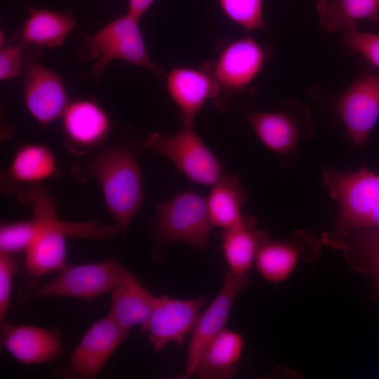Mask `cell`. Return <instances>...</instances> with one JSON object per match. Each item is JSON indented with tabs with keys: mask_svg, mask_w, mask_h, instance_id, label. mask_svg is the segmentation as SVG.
I'll return each mask as SVG.
<instances>
[{
	"mask_svg": "<svg viewBox=\"0 0 379 379\" xmlns=\"http://www.w3.org/2000/svg\"><path fill=\"white\" fill-rule=\"evenodd\" d=\"M128 331L107 314L96 320L83 335L67 363L55 370L62 378H94L126 337Z\"/></svg>",
	"mask_w": 379,
	"mask_h": 379,
	"instance_id": "8",
	"label": "cell"
},
{
	"mask_svg": "<svg viewBox=\"0 0 379 379\" xmlns=\"http://www.w3.org/2000/svg\"><path fill=\"white\" fill-rule=\"evenodd\" d=\"M57 171L53 152L44 145L29 143L16 150L7 173L13 181L29 185L53 177Z\"/></svg>",
	"mask_w": 379,
	"mask_h": 379,
	"instance_id": "25",
	"label": "cell"
},
{
	"mask_svg": "<svg viewBox=\"0 0 379 379\" xmlns=\"http://www.w3.org/2000/svg\"><path fill=\"white\" fill-rule=\"evenodd\" d=\"M111 293L112 305L108 314L120 326L128 331L147 322L154 297L125 267Z\"/></svg>",
	"mask_w": 379,
	"mask_h": 379,
	"instance_id": "20",
	"label": "cell"
},
{
	"mask_svg": "<svg viewBox=\"0 0 379 379\" xmlns=\"http://www.w3.org/2000/svg\"><path fill=\"white\" fill-rule=\"evenodd\" d=\"M335 109L350 140L361 149L379 117V75L352 82L338 97Z\"/></svg>",
	"mask_w": 379,
	"mask_h": 379,
	"instance_id": "10",
	"label": "cell"
},
{
	"mask_svg": "<svg viewBox=\"0 0 379 379\" xmlns=\"http://www.w3.org/2000/svg\"><path fill=\"white\" fill-rule=\"evenodd\" d=\"M304 113L293 111L248 112L246 117L260 140L270 150L279 154L293 152L305 137L310 135Z\"/></svg>",
	"mask_w": 379,
	"mask_h": 379,
	"instance_id": "17",
	"label": "cell"
},
{
	"mask_svg": "<svg viewBox=\"0 0 379 379\" xmlns=\"http://www.w3.org/2000/svg\"><path fill=\"white\" fill-rule=\"evenodd\" d=\"M324 240L343 250L352 262L359 260L373 272L379 297V231L368 228L350 229L326 234Z\"/></svg>",
	"mask_w": 379,
	"mask_h": 379,
	"instance_id": "26",
	"label": "cell"
},
{
	"mask_svg": "<svg viewBox=\"0 0 379 379\" xmlns=\"http://www.w3.org/2000/svg\"><path fill=\"white\" fill-rule=\"evenodd\" d=\"M155 0H128L126 13L140 20Z\"/></svg>",
	"mask_w": 379,
	"mask_h": 379,
	"instance_id": "32",
	"label": "cell"
},
{
	"mask_svg": "<svg viewBox=\"0 0 379 379\" xmlns=\"http://www.w3.org/2000/svg\"><path fill=\"white\" fill-rule=\"evenodd\" d=\"M139 20L126 13L107 23L81 41L79 55L82 60L92 62L91 74L100 81L108 63L122 60L142 67L157 76L164 72L151 60L141 34Z\"/></svg>",
	"mask_w": 379,
	"mask_h": 379,
	"instance_id": "3",
	"label": "cell"
},
{
	"mask_svg": "<svg viewBox=\"0 0 379 379\" xmlns=\"http://www.w3.org/2000/svg\"><path fill=\"white\" fill-rule=\"evenodd\" d=\"M244 345V340L240 333L224 328L203 350L193 375L201 379L228 378L234 375Z\"/></svg>",
	"mask_w": 379,
	"mask_h": 379,
	"instance_id": "21",
	"label": "cell"
},
{
	"mask_svg": "<svg viewBox=\"0 0 379 379\" xmlns=\"http://www.w3.org/2000/svg\"><path fill=\"white\" fill-rule=\"evenodd\" d=\"M315 238L307 231H298L286 240L268 239L258 249L254 265L260 276L271 283L286 280L305 254L318 249Z\"/></svg>",
	"mask_w": 379,
	"mask_h": 379,
	"instance_id": "16",
	"label": "cell"
},
{
	"mask_svg": "<svg viewBox=\"0 0 379 379\" xmlns=\"http://www.w3.org/2000/svg\"><path fill=\"white\" fill-rule=\"evenodd\" d=\"M74 168L78 178L98 180L108 212L125 233L144 201L141 172L134 152L125 146H114Z\"/></svg>",
	"mask_w": 379,
	"mask_h": 379,
	"instance_id": "2",
	"label": "cell"
},
{
	"mask_svg": "<svg viewBox=\"0 0 379 379\" xmlns=\"http://www.w3.org/2000/svg\"><path fill=\"white\" fill-rule=\"evenodd\" d=\"M26 196L29 201L34 225V233L25 251L24 272L30 287L47 273L60 271L66 265L67 237L98 241L105 234L102 225L94 220L69 222L60 220L57 204L40 184L27 185Z\"/></svg>",
	"mask_w": 379,
	"mask_h": 379,
	"instance_id": "1",
	"label": "cell"
},
{
	"mask_svg": "<svg viewBox=\"0 0 379 379\" xmlns=\"http://www.w3.org/2000/svg\"><path fill=\"white\" fill-rule=\"evenodd\" d=\"M207 299L204 297L179 299L159 295L154 297L152 310L141 331L147 333L154 351L170 343L182 345L186 335L192 331L200 311Z\"/></svg>",
	"mask_w": 379,
	"mask_h": 379,
	"instance_id": "9",
	"label": "cell"
},
{
	"mask_svg": "<svg viewBox=\"0 0 379 379\" xmlns=\"http://www.w3.org/2000/svg\"><path fill=\"white\" fill-rule=\"evenodd\" d=\"M25 44L7 45L0 51V79L7 80L17 77L20 70Z\"/></svg>",
	"mask_w": 379,
	"mask_h": 379,
	"instance_id": "31",
	"label": "cell"
},
{
	"mask_svg": "<svg viewBox=\"0 0 379 379\" xmlns=\"http://www.w3.org/2000/svg\"><path fill=\"white\" fill-rule=\"evenodd\" d=\"M257 220L244 216L236 225L221 233V248L228 270L239 276H247L260 247L269 239L267 233L258 230Z\"/></svg>",
	"mask_w": 379,
	"mask_h": 379,
	"instance_id": "19",
	"label": "cell"
},
{
	"mask_svg": "<svg viewBox=\"0 0 379 379\" xmlns=\"http://www.w3.org/2000/svg\"><path fill=\"white\" fill-rule=\"evenodd\" d=\"M124 267L117 258L77 265H67L50 281L21 291L19 299L67 297L93 300L116 286Z\"/></svg>",
	"mask_w": 379,
	"mask_h": 379,
	"instance_id": "5",
	"label": "cell"
},
{
	"mask_svg": "<svg viewBox=\"0 0 379 379\" xmlns=\"http://www.w3.org/2000/svg\"><path fill=\"white\" fill-rule=\"evenodd\" d=\"M315 7L320 26L330 32L355 27L360 19L379 22V0H318Z\"/></svg>",
	"mask_w": 379,
	"mask_h": 379,
	"instance_id": "24",
	"label": "cell"
},
{
	"mask_svg": "<svg viewBox=\"0 0 379 379\" xmlns=\"http://www.w3.org/2000/svg\"><path fill=\"white\" fill-rule=\"evenodd\" d=\"M1 344L15 359L40 364L57 358L61 351L60 332L53 328L32 325L1 326Z\"/></svg>",
	"mask_w": 379,
	"mask_h": 379,
	"instance_id": "15",
	"label": "cell"
},
{
	"mask_svg": "<svg viewBox=\"0 0 379 379\" xmlns=\"http://www.w3.org/2000/svg\"><path fill=\"white\" fill-rule=\"evenodd\" d=\"M168 93L178 107L183 126L193 127L195 118L208 99L217 100L219 88L209 72L188 67H173L166 75Z\"/></svg>",
	"mask_w": 379,
	"mask_h": 379,
	"instance_id": "14",
	"label": "cell"
},
{
	"mask_svg": "<svg viewBox=\"0 0 379 379\" xmlns=\"http://www.w3.org/2000/svg\"><path fill=\"white\" fill-rule=\"evenodd\" d=\"M322 182L338 205L334 232L365 228L379 204V175L366 168L352 173L331 168L324 169Z\"/></svg>",
	"mask_w": 379,
	"mask_h": 379,
	"instance_id": "4",
	"label": "cell"
},
{
	"mask_svg": "<svg viewBox=\"0 0 379 379\" xmlns=\"http://www.w3.org/2000/svg\"><path fill=\"white\" fill-rule=\"evenodd\" d=\"M264 60L262 48L254 39L246 36L229 43L213 65H206V69L219 88V96L222 93L234 94L254 80Z\"/></svg>",
	"mask_w": 379,
	"mask_h": 379,
	"instance_id": "11",
	"label": "cell"
},
{
	"mask_svg": "<svg viewBox=\"0 0 379 379\" xmlns=\"http://www.w3.org/2000/svg\"><path fill=\"white\" fill-rule=\"evenodd\" d=\"M24 98L30 114L42 124L62 117L69 104L60 77L34 61L30 62L25 71Z\"/></svg>",
	"mask_w": 379,
	"mask_h": 379,
	"instance_id": "13",
	"label": "cell"
},
{
	"mask_svg": "<svg viewBox=\"0 0 379 379\" xmlns=\"http://www.w3.org/2000/svg\"><path fill=\"white\" fill-rule=\"evenodd\" d=\"M144 147L169 158L188 179L198 184L213 185L224 172L220 161L192 126H183L173 135L152 133Z\"/></svg>",
	"mask_w": 379,
	"mask_h": 379,
	"instance_id": "7",
	"label": "cell"
},
{
	"mask_svg": "<svg viewBox=\"0 0 379 379\" xmlns=\"http://www.w3.org/2000/svg\"><path fill=\"white\" fill-rule=\"evenodd\" d=\"M34 233L32 219L14 222L1 221L0 226V252L14 255L25 251Z\"/></svg>",
	"mask_w": 379,
	"mask_h": 379,
	"instance_id": "28",
	"label": "cell"
},
{
	"mask_svg": "<svg viewBox=\"0 0 379 379\" xmlns=\"http://www.w3.org/2000/svg\"><path fill=\"white\" fill-rule=\"evenodd\" d=\"M20 35L22 43L54 48L61 46L75 26L70 13L30 8Z\"/></svg>",
	"mask_w": 379,
	"mask_h": 379,
	"instance_id": "22",
	"label": "cell"
},
{
	"mask_svg": "<svg viewBox=\"0 0 379 379\" xmlns=\"http://www.w3.org/2000/svg\"><path fill=\"white\" fill-rule=\"evenodd\" d=\"M366 228L379 231V204L369 218Z\"/></svg>",
	"mask_w": 379,
	"mask_h": 379,
	"instance_id": "33",
	"label": "cell"
},
{
	"mask_svg": "<svg viewBox=\"0 0 379 379\" xmlns=\"http://www.w3.org/2000/svg\"><path fill=\"white\" fill-rule=\"evenodd\" d=\"M246 199L247 193L241 186L237 175L221 176L206 199L213 225L224 230L240 222L244 217L241 207Z\"/></svg>",
	"mask_w": 379,
	"mask_h": 379,
	"instance_id": "23",
	"label": "cell"
},
{
	"mask_svg": "<svg viewBox=\"0 0 379 379\" xmlns=\"http://www.w3.org/2000/svg\"><path fill=\"white\" fill-rule=\"evenodd\" d=\"M154 208L157 218L154 230L161 241H182L199 248L208 246L213 225L202 196L186 190L168 201L156 204Z\"/></svg>",
	"mask_w": 379,
	"mask_h": 379,
	"instance_id": "6",
	"label": "cell"
},
{
	"mask_svg": "<svg viewBox=\"0 0 379 379\" xmlns=\"http://www.w3.org/2000/svg\"><path fill=\"white\" fill-rule=\"evenodd\" d=\"M223 13L244 29H261L266 25L263 18V0H217Z\"/></svg>",
	"mask_w": 379,
	"mask_h": 379,
	"instance_id": "27",
	"label": "cell"
},
{
	"mask_svg": "<svg viewBox=\"0 0 379 379\" xmlns=\"http://www.w3.org/2000/svg\"><path fill=\"white\" fill-rule=\"evenodd\" d=\"M342 32L345 44L362 54L371 63L379 67V34L361 32L357 26Z\"/></svg>",
	"mask_w": 379,
	"mask_h": 379,
	"instance_id": "29",
	"label": "cell"
},
{
	"mask_svg": "<svg viewBox=\"0 0 379 379\" xmlns=\"http://www.w3.org/2000/svg\"><path fill=\"white\" fill-rule=\"evenodd\" d=\"M61 117L71 149H91L100 145L109 132V117L93 100L83 99L69 103Z\"/></svg>",
	"mask_w": 379,
	"mask_h": 379,
	"instance_id": "18",
	"label": "cell"
},
{
	"mask_svg": "<svg viewBox=\"0 0 379 379\" xmlns=\"http://www.w3.org/2000/svg\"><path fill=\"white\" fill-rule=\"evenodd\" d=\"M247 284V276L235 274L227 269L218 295L200 314L192 331L182 378L188 379L193 375L203 350L225 328L232 306Z\"/></svg>",
	"mask_w": 379,
	"mask_h": 379,
	"instance_id": "12",
	"label": "cell"
},
{
	"mask_svg": "<svg viewBox=\"0 0 379 379\" xmlns=\"http://www.w3.org/2000/svg\"><path fill=\"white\" fill-rule=\"evenodd\" d=\"M18 265L13 255L0 252V326L6 323L9 308L13 277Z\"/></svg>",
	"mask_w": 379,
	"mask_h": 379,
	"instance_id": "30",
	"label": "cell"
}]
</instances>
